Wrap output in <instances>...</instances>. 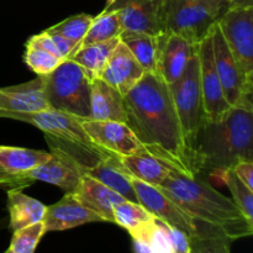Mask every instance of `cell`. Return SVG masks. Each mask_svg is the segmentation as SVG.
Instances as JSON below:
<instances>
[{
	"label": "cell",
	"instance_id": "1",
	"mask_svg": "<svg viewBox=\"0 0 253 253\" xmlns=\"http://www.w3.org/2000/svg\"><path fill=\"white\" fill-rule=\"evenodd\" d=\"M126 124L150 155L177 172L197 177L194 156L188 148L168 84L158 73H145L124 96Z\"/></svg>",
	"mask_w": 253,
	"mask_h": 253
},
{
	"label": "cell",
	"instance_id": "2",
	"mask_svg": "<svg viewBox=\"0 0 253 253\" xmlns=\"http://www.w3.org/2000/svg\"><path fill=\"white\" fill-rule=\"evenodd\" d=\"M158 187L194 220L195 225L215 227L232 241L253 234V222L245 216L234 200L198 177L172 170Z\"/></svg>",
	"mask_w": 253,
	"mask_h": 253
},
{
	"label": "cell",
	"instance_id": "3",
	"mask_svg": "<svg viewBox=\"0 0 253 253\" xmlns=\"http://www.w3.org/2000/svg\"><path fill=\"white\" fill-rule=\"evenodd\" d=\"M197 172L221 173L241 161H253V110L235 106L219 121H205L195 140Z\"/></svg>",
	"mask_w": 253,
	"mask_h": 253
},
{
	"label": "cell",
	"instance_id": "4",
	"mask_svg": "<svg viewBox=\"0 0 253 253\" xmlns=\"http://www.w3.org/2000/svg\"><path fill=\"white\" fill-rule=\"evenodd\" d=\"M40 78L49 109L89 119L91 79L78 63L68 58L63 59L51 73Z\"/></svg>",
	"mask_w": 253,
	"mask_h": 253
},
{
	"label": "cell",
	"instance_id": "5",
	"mask_svg": "<svg viewBox=\"0 0 253 253\" xmlns=\"http://www.w3.org/2000/svg\"><path fill=\"white\" fill-rule=\"evenodd\" d=\"M229 7L222 0H165V34L192 44L202 42Z\"/></svg>",
	"mask_w": 253,
	"mask_h": 253
},
{
	"label": "cell",
	"instance_id": "6",
	"mask_svg": "<svg viewBox=\"0 0 253 253\" xmlns=\"http://www.w3.org/2000/svg\"><path fill=\"white\" fill-rule=\"evenodd\" d=\"M183 137L193 153L195 140L207 121L199 79V58L197 53L190 58L182 76L168 85ZM194 156V153H193ZM195 163V162H194Z\"/></svg>",
	"mask_w": 253,
	"mask_h": 253
},
{
	"label": "cell",
	"instance_id": "7",
	"mask_svg": "<svg viewBox=\"0 0 253 253\" xmlns=\"http://www.w3.org/2000/svg\"><path fill=\"white\" fill-rule=\"evenodd\" d=\"M217 26L245 83L253 91V7H227L217 20Z\"/></svg>",
	"mask_w": 253,
	"mask_h": 253
},
{
	"label": "cell",
	"instance_id": "8",
	"mask_svg": "<svg viewBox=\"0 0 253 253\" xmlns=\"http://www.w3.org/2000/svg\"><path fill=\"white\" fill-rule=\"evenodd\" d=\"M210 35H211L215 68L224 90L225 99L232 108L242 106V108L252 109L253 91L245 83L241 71L217 26V21L212 26Z\"/></svg>",
	"mask_w": 253,
	"mask_h": 253
},
{
	"label": "cell",
	"instance_id": "9",
	"mask_svg": "<svg viewBox=\"0 0 253 253\" xmlns=\"http://www.w3.org/2000/svg\"><path fill=\"white\" fill-rule=\"evenodd\" d=\"M104 9L118 12L123 32L165 35V0H106Z\"/></svg>",
	"mask_w": 253,
	"mask_h": 253
},
{
	"label": "cell",
	"instance_id": "10",
	"mask_svg": "<svg viewBox=\"0 0 253 253\" xmlns=\"http://www.w3.org/2000/svg\"><path fill=\"white\" fill-rule=\"evenodd\" d=\"M131 183L138 198V204L142 205L155 219L179 230L188 237L197 236L198 227L194 220L160 187L150 185L133 177H131Z\"/></svg>",
	"mask_w": 253,
	"mask_h": 253
},
{
	"label": "cell",
	"instance_id": "11",
	"mask_svg": "<svg viewBox=\"0 0 253 253\" xmlns=\"http://www.w3.org/2000/svg\"><path fill=\"white\" fill-rule=\"evenodd\" d=\"M0 118L12 119V120L31 124V125L36 126L37 128L43 131L46 135L56 137L58 140L99 147L85 132L83 126L79 123L78 116L47 109V110L35 111V113L0 111Z\"/></svg>",
	"mask_w": 253,
	"mask_h": 253
},
{
	"label": "cell",
	"instance_id": "12",
	"mask_svg": "<svg viewBox=\"0 0 253 253\" xmlns=\"http://www.w3.org/2000/svg\"><path fill=\"white\" fill-rule=\"evenodd\" d=\"M199 79L207 121H219L231 110L232 106L225 99L224 90L216 73L212 56L211 35L198 43Z\"/></svg>",
	"mask_w": 253,
	"mask_h": 253
},
{
	"label": "cell",
	"instance_id": "13",
	"mask_svg": "<svg viewBox=\"0 0 253 253\" xmlns=\"http://www.w3.org/2000/svg\"><path fill=\"white\" fill-rule=\"evenodd\" d=\"M89 137L99 147L119 157L148 153L126 123L120 121H95L79 118Z\"/></svg>",
	"mask_w": 253,
	"mask_h": 253
},
{
	"label": "cell",
	"instance_id": "14",
	"mask_svg": "<svg viewBox=\"0 0 253 253\" xmlns=\"http://www.w3.org/2000/svg\"><path fill=\"white\" fill-rule=\"evenodd\" d=\"M52 157L47 162L27 170L20 175V188L30 187L35 182H44L72 193L82 177L81 170L62 153L51 152Z\"/></svg>",
	"mask_w": 253,
	"mask_h": 253
},
{
	"label": "cell",
	"instance_id": "15",
	"mask_svg": "<svg viewBox=\"0 0 253 253\" xmlns=\"http://www.w3.org/2000/svg\"><path fill=\"white\" fill-rule=\"evenodd\" d=\"M51 152L29 148L0 146V188L21 189L20 175L47 162Z\"/></svg>",
	"mask_w": 253,
	"mask_h": 253
},
{
	"label": "cell",
	"instance_id": "16",
	"mask_svg": "<svg viewBox=\"0 0 253 253\" xmlns=\"http://www.w3.org/2000/svg\"><path fill=\"white\" fill-rule=\"evenodd\" d=\"M143 74L142 67L120 41L111 53L100 78L125 96L141 81Z\"/></svg>",
	"mask_w": 253,
	"mask_h": 253
},
{
	"label": "cell",
	"instance_id": "17",
	"mask_svg": "<svg viewBox=\"0 0 253 253\" xmlns=\"http://www.w3.org/2000/svg\"><path fill=\"white\" fill-rule=\"evenodd\" d=\"M101 221L104 220L98 214L83 207L72 193H66L56 204L46 207V212L42 220L46 232L64 231L89 222Z\"/></svg>",
	"mask_w": 253,
	"mask_h": 253
},
{
	"label": "cell",
	"instance_id": "18",
	"mask_svg": "<svg viewBox=\"0 0 253 253\" xmlns=\"http://www.w3.org/2000/svg\"><path fill=\"white\" fill-rule=\"evenodd\" d=\"M72 194L83 207L108 222H114V208L125 200L118 193L86 174H82Z\"/></svg>",
	"mask_w": 253,
	"mask_h": 253
},
{
	"label": "cell",
	"instance_id": "19",
	"mask_svg": "<svg viewBox=\"0 0 253 253\" xmlns=\"http://www.w3.org/2000/svg\"><path fill=\"white\" fill-rule=\"evenodd\" d=\"M197 49L198 44L189 43L177 35H163L157 73L166 84L174 83L182 76Z\"/></svg>",
	"mask_w": 253,
	"mask_h": 253
},
{
	"label": "cell",
	"instance_id": "20",
	"mask_svg": "<svg viewBox=\"0 0 253 253\" xmlns=\"http://www.w3.org/2000/svg\"><path fill=\"white\" fill-rule=\"evenodd\" d=\"M90 120L126 123L124 96L101 78L90 81Z\"/></svg>",
	"mask_w": 253,
	"mask_h": 253
},
{
	"label": "cell",
	"instance_id": "21",
	"mask_svg": "<svg viewBox=\"0 0 253 253\" xmlns=\"http://www.w3.org/2000/svg\"><path fill=\"white\" fill-rule=\"evenodd\" d=\"M83 174L103 183L127 202L138 204V198L131 183V175L124 168L119 156L111 155L103 158L95 166L84 170Z\"/></svg>",
	"mask_w": 253,
	"mask_h": 253
},
{
	"label": "cell",
	"instance_id": "22",
	"mask_svg": "<svg viewBox=\"0 0 253 253\" xmlns=\"http://www.w3.org/2000/svg\"><path fill=\"white\" fill-rule=\"evenodd\" d=\"M48 104L41 88V78L20 85L0 88V111L35 113L47 110Z\"/></svg>",
	"mask_w": 253,
	"mask_h": 253
},
{
	"label": "cell",
	"instance_id": "23",
	"mask_svg": "<svg viewBox=\"0 0 253 253\" xmlns=\"http://www.w3.org/2000/svg\"><path fill=\"white\" fill-rule=\"evenodd\" d=\"M7 208L10 212V229L12 231L43 220L46 205L24 194L21 189L7 190Z\"/></svg>",
	"mask_w": 253,
	"mask_h": 253
},
{
	"label": "cell",
	"instance_id": "24",
	"mask_svg": "<svg viewBox=\"0 0 253 253\" xmlns=\"http://www.w3.org/2000/svg\"><path fill=\"white\" fill-rule=\"evenodd\" d=\"M162 36L163 35L152 36L147 34L123 32L119 39L130 49L145 73H157Z\"/></svg>",
	"mask_w": 253,
	"mask_h": 253
},
{
	"label": "cell",
	"instance_id": "25",
	"mask_svg": "<svg viewBox=\"0 0 253 253\" xmlns=\"http://www.w3.org/2000/svg\"><path fill=\"white\" fill-rule=\"evenodd\" d=\"M120 161L131 177L150 185H155V187L162 184L169 173L174 170L172 167L166 165L158 158L153 157L150 153L120 157Z\"/></svg>",
	"mask_w": 253,
	"mask_h": 253
},
{
	"label": "cell",
	"instance_id": "26",
	"mask_svg": "<svg viewBox=\"0 0 253 253\" xmlns=\"http://www.w3.org/2000/svg\"><path fill=\"white\" fill-rule=\"evenodd\" d=\"M119 42H120V39L116 37V39L109 40V41L88 44V46L82 47L73 52L68 57V59L78 63L86 72L90 79L100 78L111 53L119 44Z\"/></svg>",
	"mask_w": 253,
	"mask_h": 253
},
{
	"label": "cell",
	"instance_id": "27",
	"mask_svg": "<svg viewBox=\"0 0 253 253\" xmlns=\"http://www.w3.org/2000/svg\"><path fill=\"white\" fill-rule=\"evenodd\" d=\"M121 32H123V29H121L120 21H119L118 12L104 9L98 16H94L88 32L82 39V41L76 44L73 52L82 48V47L88 46V44L99 43V42L109 41V40L120 37Z\"/></svg>",
	"mask_w": 253,
	"mask_h": 253
},
{
	"label": "cell",
	"instance_id": "28",
	"mask_svg": "<svg viewBox=\"0 0 253 253\" xmlns=\"http://www.w3.org/2000/svg\"><path fill=\"white\" fill-rule=\"evenodd\" d=\"M231 242L220 230L198 225L197 236L189 237V253H231Z\"/></svg>",
	"mask_w": 253,
	"mask_h": 253
},
{
	"label": "cell",
	"instance_id": "29",
	"mask_svg": "<svg viewBox=\"0 0 253 253\" xmlns=\"http://www.w3.org/2000/svg\"><path fill=\"white\" fill-rule=\"evenodd\" d=\"M153 219L155 217L137 203L124 200L114 208V222L127 230L128 232L135 231L136 229Z\"/></svg>",
	"mask_w": 253,
	"mask_h": 253
},
{
	"label": "cell",
	"instance_id": "30",
	"mask_svg": "<svg viewBox=\"0 0 253 253\" xmlns=\"http://www.w3.org/2000/svg\"><path fill=\"white\" fill-rule=\"evenodd\" d=\"M222 180L231 192L232 200L236 207L244 212L245 216L253 222V190L250 189L232 169H226L220 173Z\"/></svg>",
	"mask_w": 253,
	"mask_h": 253
},
{
	"label": "cell",
	"instance_id": "31",
	"mask_svg": "<svg viewBox=\"0 0 253 253\" xmlns=\"http://www.w3.org/2000/svg\"><path fill=\"white\" fill-rule=\"evenodd\" d=\"M93 19L94 16L88 14L74 15V16L68 17V19L63 20V21L48 27L44 31L48 32V34L61 35V36L71 40V41H73L77 44L85 36L91 22H93Z\"/></svg>",
	"mask_w": 253,
	"mask_h": 253
},
{
	"label": "cell",
	"instance_id": "32",
	"mask_svg": "<svg viewBox=\"0 0 253 253\" xmlns=\"http://www.w3.org/2000/svg\"><path fill=\"white\" fill-rule=\"evenodd\" d=\"M62 61H63L62 58L40 48V47L26 43V51L24 53V62L39 77L51 73L53 69H56L62 63Z\"/></svg>",
	"mask_w": 253,
	"mask_h": 253
},
{
	"label": "cell",
	"instance_id": "33",
	"mask_svg": "<svg viewBox=\"0 0 253 253\" xmlns=\"http://www.w3.org/2000/svg\"><path fill=\"white\" fill-rule=\"evenodd\" d=\"M44 234L46 230L42 221L16 230L12 235L10 250L15 253H34Z\"/></svg>",
	"mask_w": 253,
	"mask_h": 253
},
{
	"label": "cell",
	"instance_id": "34",
	"mask_svg": "<svg viewBox=\"0 0 253 253\" xmlns=\"http://www.w3.org/2000/svg\"><path fill=\"white\" fill-rule=\"evenodd\" d=\"M162 222V221H161ZM163 224V222H162ZM169 244L175 253H189V237L182 231L163 224Z\"/></svg>",
	"mask_w": 253,
	"mask_h": 253
},
{
	"label": "cell",
	"instance_id": "35",
	"mask_svg": "<svg viewBox=\"0 0 253 253\" xmlns=\"http://www.w3.org/2000/svg\"><path fill=\"white\" fill-rule=\"evenodd\" d=\"M27 43L29 44H32V46H36V47H40V48L44 49V51L49 52V53L54 54V56L59 57V58H62L61 54H59L58 49L56 48V46H54L53 41H52L51 36H49L48 34H46V32H41V34L39 35H35V36H32L31 39L27 41ZM63 59V58H62Z\"/></svg>",
	"mask_w": 253,
	"mask_h": 253
},
{
	"label": "cell",
	"instance_id": "36",
	"mask_svg": "<svg viewBox=\"0 0 253 253\" xmlns=\"http://www.w3.org/2000/svg\"><path fill=\"white\" fill-rule=\"evenodd\" d=\"M232 170L250 189L253 190V161H241Z\"/></svg>",
	"mask_w": 253,
	"mask_h": 253
},
{
	"label": "cell",
	"instance_id": "37",
	"mask_svg": "<svg viewBox=\"0 0 253 253\" xmlns=\"http://www.w3.org/2000/svg\"><path fill=\"white\" fill-rule=\"evenodd\" d=\"M46 34H48V32H46ZM48 35L51 36L52 41H53L56 48L58 49V52H59V54H61L62 58L63 59L68 58V57L71 56L72 52H73L74 47H76V43H74L73 41H71V40L66 39V37L61 36V35H58V34H48Z\"/></svg>",
	"mask_w": 253,
	"mask_h": 253
},
{
	"label": "cell",
	"instance_id": "38",
	"mask_svg": "<svg viewBox=\"0 0 253 253\" xmlns=\"http://www.w3.org/2000/svg\"><path fill=\"white\" fill-rule=\"evenodd\" d=\"M133 247H135L136 253H155L146 242L138 241V240H133Z\"/></svg>",
	"mask_w": 253,
	"mask_h": 253
},
{
	"label": "cell",
	"instance_id": "39",
	"mask_svg": "<svg viewBox=\"0 0 253 253\" xmlns=\"http://www.w3.org/2000/svg\"><path fill=\"white\" fill-rule=\"evenodd\" d=\"M229 7H253V0H226Z\"/></svg>",
	"mask_w": 253,
	"mask_h": 253
},
{
	"label": "cell",
	"instance_id": "40",
	"mask_svg": "<svg viewBox=\"0 0 253 253\" xmlns=\"http://www.w3.org/2000/svg\"><path fill=\"white\" fill-rule=\"evenodd\" d=\"M4 253H15V252H12V251H11V250H10V249H9V250H6V252H4Z\"/></svg>",
	"mask_w": 253,
	"mask_h": 253
},
{
	"label": "cell",
	"instance_id": "41",
	"mask_svg": "<svg viewBox=\"0 0 253 253\" xmlns=\"http://www.w3.org/2000/svg\"><path fill=\"white\" fill-rule=\"evenodd\" d=\"M167 253H175L174 251H173V250H169V251H168Z\"/></svg>",
	"mask_w": 253,
	"mask_h": 253
},
{
	"label": "cell",
	"instance_id": "42",
	"mask_svg": "<svg viewBox=\"0 0 253 253\" xmlns=\"http://www.w3.org/2000/svg\"><path fill=\"white\" fill-rule=\"evenodd\" d=\"M222 1H226V0H222ZM227 2V1H226Z\"/></svg>",
	"mask_w": 253,
	"mask_h": 253
}]
</instances>
